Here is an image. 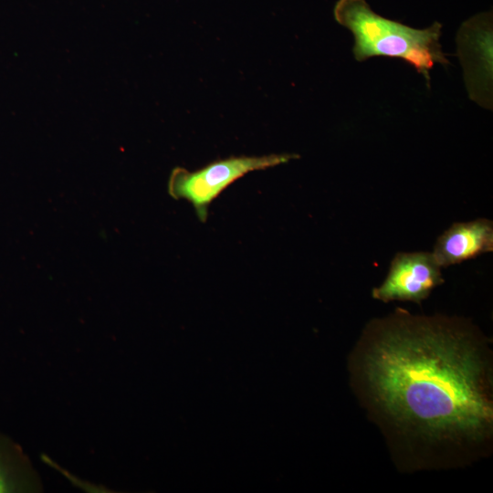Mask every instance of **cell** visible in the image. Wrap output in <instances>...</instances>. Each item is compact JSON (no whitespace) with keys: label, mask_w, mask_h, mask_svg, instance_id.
<instances>
[{"label":"cell","mask_w":493,"mask_h":493,"mask_svg":"<svg viewBox=\"0 0 493 493\" xmlns=\"http://www.w3.org/2000/svg\"><path fill=\"white\" fill-rule=\"evenodd\" d=\"M492 251L493 223L478 218L451 225L438 236L431 253L441 267H446Z\"/></svg>","instance_id":"8992f818"},{"label":"cell","mask_w":493,"mask_h":493,"mask_svg":"<svg viewBox=\"0 0 493 493\" xmlns=\"http://www.w3.org/2000/svg\"><path fill=\"white\" fill-rule=\"evenodd\" d=\"M441 268L432 253H397L382 285L372 289V298L383 302L401 300L420 304L444 283Z\"/></svg>","instance_id":"5b68a950"},{"label":"cell","mask_w":493,"mask_h":493,"mask_svg":"<svg viewBox=\"0 0 493 493\" xmlns=\"http://www.w3.org/2000/svg\"><path fill=\"white\" fill-rule=\"evenodd\" d=\"M298 157L291 153L232 156L193 172L176 167L170 175L168 192L175 199L188 201L197 218L205 223L210 205L234 182L250 172L275 167Z\"/></svg>","instance_id":"3957f363"},{"label":"cell","mask_w":493,"mask_h":493,"mask_svg":"<svg viewBox=\"0 0 493 493\" xmlns=\"http://www.w3.org/2000/svg\"><path fill=\"white\" fill-rule=\"evenodd\" d=\"M456 43L469 98L491 110L492 13H479L466 20L457 32Z\"/></svg>","instance_id":"277c9868"},{"label":"cell","mask_w":493,"mask_h":493,"mask_svg":"<svg viewBox=\"0 0 493 493\" xmlns=\"http://www.w3.org/2000/svg\"><path fill=\"white\" fill-rule=\"evenodd\" d=\"M34 477L21 448L0 435V493L32 491L36 486Z\"/></svg>","instance_id":"52a82bcc"},{"label":"cell","mask_w":493,"mask_h":493,"mask_svg":"<svg viewBox=\"0 0 493 493\" xmlns=\"http://www.w3.org/2000/svg\"><path fill=\"white\" fill-rule=\"evenodd\" d=\"M335 20L354 37L352 53L359 62L373 57L400 58L410 64L430 86V70L449 60L442 50V25L416 29L376 14L366 0H338L333 8Z\"/></svg>","instance_id":"7a4b0ae2"},{"label":"cell","mask_w":493,"mask_h":493,"mask_svg":"<svg viewBox=\"0 0 493 493\" xmlns=\"http://www.w3.org/2000/svg\"><path fill=\"white\" fill-rule=\"evenodd\" d=\"M366 354L364 373L380 407L431 436L477 438L492 424L485 364L462 333L428 319L402 317Z\"/></svg>","instance_id":"6da1fadb"}]
</instances>
